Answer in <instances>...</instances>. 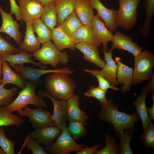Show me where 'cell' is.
Returning a JSON list of instances; mask_svg holds the SVG:
<instances>
[{
    "label": "cell",
    "instance_id": "obj_1",
    "mask_svg": "<svg viewBox=\"0 0 154 154\" xmlns=\"http://www.w3.org/2000/svg\"><path fill=\"white\" fill-rule=\"evenodd\" d=\"M101 109L97 115L99 119L110 123L113 126L116 137L124 132L125 130L134 128L136 122L141 121L137 113L129 114L118 110V107L111 99L100 104Z\"/></svg>",
    "mask_w": 154,
    "mask_h": 154
},
{
    "label": "cell",
    "instance_id": "obj_2",
    "mask_svg": "<svg viewBox=\"0 0 154 154\" xmlns=\"http://www.w3.org/2000/svg\"><path fill=\"white\" fill-rule=\"evenodd\" d=\"M44 86L46 90L54 97L65 101L73 95L76 88L69 75L60 73H53L48 76L44 81Z\"/></svg>",
    "mask_w": 154,
    "mask_h": 154
},
{
    "label": "cell",
    "instance_id": "obj_3",
    "mask_svg": "<svg viewBox=\"0 0 154 154\" xmlns=\"http://www.w3.org/2000/svg\"><path fill=\"white\" fill-rule=\"evenodd\" d=\"M36 83L31 81L27 82L25 86L20 92L17 98L9 105L5 106L9 112H12L23 108L28 105H34L36 107L46 109L48 106L43 98L36 95Z\"/></svg>",
    "mask_w": 154,
    "mask_h": 154
},
{
    "label": "cell",
    "instance_id": "obj_4",
    "mask_svg": "<svg viewBox=\"0 0 154 154\" xmlns=\"http://www.w3.org/2000/svg\"><path fill=\"white\" fill-rule=\"evenodd\" d=\"M42 44L41 48L37 51L31 54L34 59L39 61L44 66L48 64L54 67L59 63L64 65L68 63V54L65 51H60L51 39Z\"/></svg>",
    "mask_w": 154,
    "mask_h": 154
},
{
    "label": "cell",
    "instance_id": "obj_5",
    "mask_svg": "<svg viewBox=\"0 0 154 154\" xmlns=\"http://www.w3.org/2000/svg\"><path fill=\"white\" fill-rule=\"evenodd\" d=\"M134 57L133 85L145 80L149 81L154 76L152 72L154 54L149 50H145Z\"/></svg>",
    "mask_w": 154,
    "mask_h": 154
},
{
    "label": "cell",
    "instance_id": "obj_6",
    "mask_svg": "<svg viewBox=\"0 0 154 154\" xmlns=\"http://www.w3.org/2000/svg\"><path fill=\"white\" fill-rule=\"evenodd\" d=\"M141 0H118L119 7L117 10V27L130 30L137 22L138 5Z\"/></svg>",
    "mask_w": 154,
    "mask_h": 154
},
{
    "label": "cell",
    "instance_id": "obj_7",
    "mask_svg": "<svg viewBox=\"0 0 154 154\" xmlns=\"http://www.w3.org/2000/svg\"><path fill=\"white\" fill-rule=\"evenodd\" d=\"M85 144H79L68 133L66 127L62 129L56 141L50 146L45 147V150L50 154H67L80 150Z\"/></svg>",
    "mask_w": 154,
    "mask_h": 154
},
{
    "label": "cell",
    "instance_id": "obj_8",
    "mask_svg": "<svg viewBox=\"0 0 154 154\" xmlns=\"http://www.w3.org/2000/svg\"><path fill=\"white\" fill-rule=\"evenodd\" d=\"M23 108L24 110L18 111V113L21 117H27L29 122L34 129L54 126V121L50 118L52 115L51 112L39 107L32 109L27 106Z\"/></svg>",
    "mask_w": 154,
    "mask_h": 154
},
{
    "label": "cell",
    "instance_id": "obj_9",
    "mask_svg": "<svg viewBox=\"0 0 154 154\" xmlns=\"http://www.w3.org/2000/svg\"><path fill=\"white\" fill-rule=\"evenodd\" d=\"M37 93V95L41 98H46L52 101L53 111L50 118L54 121V126L62 130L66 128L67 120V101L56 99L46 90H39Z\"/></svg>",
    "mask_w": 154,
    "mask_h": 154
},
{
    "label": "cell",
    "instance_id": "obj_10",
    "mask_svg": "<svg viewBox=\"0 0 154 154\" xmlns=\"http://www.w3.org/2000/svg\"><path fill=\"white\" fill-rule=\"evenodd\" d=\"M62 131V129L54 126L36 129L27 134L23 143L32 138L45 148L52 144L54 139L60 135Z\"/></svg>",
    "mask_w": 154,
    "mask_h": 154
},
{
    "label": "cell",
    "instance_id": "obj_11",
    "mask_svg": "<svg viewBox=\"0 0 154 154\" xmlns=\"http://www.w3.org/2000/svg\"><path fill=\"white\" fill-rule=\"evenodd\" d=\"M13 67L15 71L23 78L36 83L38 82L40 77L46 74L60 73L69 75L72 74L73 72V71L68 67L59 69L46 70L35 68L32 67H24L18 64L15 65Z\"/></svg>",
    "mask_w": 154,
    "mask_h": 154
},
{
    "label": "cell",
    "instance_id": "obj_12",
    "mask_svg": "<svg viewBox=\"0 0 154 154\" xmlns=\"http://www.w3.org/2000/svg\"><path fill=\"white\" fill-rule=\"evenodd\" d=\"M21 19L24 22L32 21L40 18L44 6L37 0H17Z\"/></svg>",
    "mask_w": 154,
    "mask_h": 154
},
{
    "label": "cell",
    "instance_id": "obj_13",
    "mask_svg": "<svg viewBox=\"0 0 154 154\" xmlns=\"http://www.w3.org/2000/svg\"><path fill=\"white\" fill-rule=\"evenodd\" d=\"M89 1L91 6L96 10V15L104 21L106 27L113 34L117 27V10L107 8L100 0Z\"/></svg>",
    "mask_w": 154,
    "mask_h": 154
},
{
    "label": "cell",
    "instance_id": "obj_14",
    "mask_svg": "<svg viewBox=\"0 0 154 154\" xmlns=\"http://www.w3.org/2000/svg\"><path fill=\"white\" fill-rule=\"evenodd\" d=\"M0 13L2 18V24L0 28V33H5L13 38L19 45L23 40V36L19 30L21 27L12 18V14L5 12L0 5Z\"/></svg>",
    "mask_w": 154,
    "mask_h": 154
},
{
    "label": "cell",
    "instance_id": "obj_15",
    "mask_svg": "<svg viewBox=\"0 0 154 154\" xmlns=\"http://www.w3.org/2000/svg\"><path fill=\"white\" fill-rule=\"evenodd\" d=\"M113 41L110 49L113 50L116 48L118 50H126L135 57L139 54L143 49L132 38L116 30L115 32Z\"/></svg>",
    "mask_w": 154,
    "mask_h": 154
},
{
    "label": "cell",
    "instance_id": "obj_16",
    "mask_svg": "<svg viewBox=\"0 0 154 154\" xmlns=\"http://www.w3.org/2000/svg\"><path fill=\"white\" fill-rule=\"evenodd\" d=\"M115 61L117 66V79L119 84H123L121 91L125 93L129 91L133 85V68L124 64L121 61V58L116 56Z\"/></svg>",
    "mask_w": 154,
    "mask_h": 154
},
{
    "label": "cell",
    "instance_id": "obj_17",
    "mask_svg": "<svg viewBox=\"0 0 154 154\" xmlns=\"http://www.w3.org/2000/svg\"><path fill=\"white\" fill-rule=\"evenodd\" d=\"M91 23L96 37L102 44L103 50L108 52V43L112 42L114 35L108 29L104 21L97 15L94 17Z\"/></svg>",
    "mask_w": 154,
    "mask_h": 154
},
{
    "label": "cell",
    "instance_id": "obj_18",
    "mask_svg": "<svg viewBox=\"0 0 154 154\" xmlns=\"http://www.w3.org/2000/svg\"><path fill=\"white\" fill-rule=\"evenodd\" d=\"M71 38L75 44L85 42L98 48L101 43L96 37L93 31L92 23L83 25L73 34Z\"/></svg>",
    "mask_w": 154,
    "mask_h": 154
},
{
    "label": "cell",
    "instance_id": "obj_19",
    "mask_svg": "<svg viewBox=\"0 0 154 154\" xmlns=\"http://www.w3.org/2000/svg\"><path fill=\"white\" fill-rule=\"evenodd\" d=\"M0 56L2 60L8 62L9 65L13 67L16 64L23 66L25 63H30L39 67L40 69H45L46 66L40 62H35L31 58V54L24 50H19L15 54L1 53Z\"/></svg>",
    "mask_w": 154,
    "mask_h": 154
},
{
    "label": "cell",
    "instance_id": "obj_20",
    "mask_svg": "<svg viewBox=\"0 0 154 154\" xmlns=\"http://www.w3.org/2000/svg\"><path fill=\"white\" fill-rule=\"evenodd\" d=\"M79 97L78 95L74 94L66 101L68 105L67 120L81 121L84 125H87L86 120L89 116L86 112L82 110L79 107Z\"/></svg>",
    "mask_w": 154,
    "mask_h": 154
},
{
    "label": "cell",
    "instance_id": "obj_21",
    "mask_svg": "<svg viewBox=\"0 0 154 154\" xmlns=\"http://www.w3.org/2000/svg\"><path fill=\"white\" fill-rule=\"evenodd\" d=\"M113 51L110 49L108 52L103 50L106 65L100 70V72L112 84L117 86L119 84L116 78L117 66L112 58Z\"/></svg>",
    "mask_w": 154,
    "mask_h": 154
},
{
    "label": "cell",
    "instance_id": "obj_22",
    "mask_svg": "<svg viewBox=\"0 0 154 154\" xmlns=\"http://www.w3.org/2000/svg\"><path fill=\"white\" fill-rule=\"evenodd\" d=\"M75 48L83 54L84 58L85 60L102 68L105 66L106 62L100 58L98 48L85 42L76 44Z\"/></svg>",
    "mask_w": 154,
    "mask_h": 154
},
{
    "label": "cell",
    "instance_id": "obj_23",
    "mask_svg": "<svg viewBox=\"0 0 154 154\" xmlns=\"http://www.w3.org/2000/svg\"><path fill=\"white\" fill-rule=\"evenodd\" d=\"M149 92L143 86L142 88V92L140 95L132 102L136 108V113L139 115L141 121L143 132L146 130L149 124L152 122V120L147 113L145 104L146 97Z\"/></svg>",
    "mask_w": 154,
    "mask_h": 154
},
{
    "label": "cell",
    "instance_id": "obj_24",
    "mask_svg": "<svg viewBox=\"0 0 154 154\" xmlns=\"http://www.w3.org/2000/svg\"><path fill=\"white\" fill-rule=\"evenodd\" d=\"M26 31L23 41L19 45V50H24L31 54L37 51L40 43L35 36L33 30L32 21L26 22Z\"/></svg>",
    "mask_w": 154,
    "mask_h": 154
},
{
    "label": "cell",
    "instance_id": "obj_25",
    "mask_svg": "<svg viewBox=\"0 0 154 154\" xmlns=\"http://www.w3.org/2000/svg\"><path fill=\"white\" fill-rule=\"evenodd\" d=\"M2 83L4 85L9 84H14L23 89L27 83L25 79L13 70L6 61L2 60Z\"/></svg>",
    "mask_w": 154,
    "mask_h": 154
},
{
    "label": "cell",
    "instance_id": "obj_26",
    "mask_svg": "<svg viewBox=\"0 0 154 154\" xmlns=\"http://www.w3.org/2000/svg\"><path fill=\"white\" fill-rule=\"evenodd\" d=\"M94 9L89 0H76L74 12L83 25L92 23L95 16Z\"/></svg>",
    "mask_w": 154,
    "mask_h": 154
},
{
    "label": "cell",
    "instance_id": "obj_27",
    "mask_svg": "<svg viewBox=\"0 0 154 154\" xmlns=\"http://www.w3.org/2000/svg\"><path fill=\"white\" fill-rule=\"evenodd\" d=\"M76 0H55L54 1L57 16V26L74 12Z\"/></svg>",
    "mask_w": 154,
    "mask_h": 154
},
{
    "label": "cell",
    "instance_id": "obj_28",
    "mask_svg": "<svg viewBox=\"0 0 154 154\" xmlns=\"http://www.w3.org/2000/svg\"><path fill=\"white\" fill-rule=\"evenodd\" d=\"M51 40L60 51L66 48L74 51L76 50L75 44L71 38L64 33L59 26L52 30Z\"/></svg>",
    "mask_w": 154,
    "mask_h": 154
},
{
    "label": "cell",
    "instance_id": "obj_29",
    "mask_svg": "<svg viewBox=\"0 0 154 154\" xmlns=\"http://www.w3.org/2000/svg\"><path fill=\"white\" fill-rule=\"evenodd\" d=\"M34 32L37 35V38L40 43H44L51 39L52 30L42 21L40 18L32 21Z\"/></svg>",
    "mask_w": 154,
    "mask_h": 154
},
{
    "label": "cell",
    "instance_id": "obj_30",
    "mask_svg": "<svg viewBox=\"0 0 154 154\" xmlns=\"http://www.w3.org/2000/svg\"><path fill=\"white\" fill-rule=\"evenodd\" d=\"M40 18L51 30L57 25V16L54 1L44 6V9Z\"/></svg>",
    "mask_w": 154,
    "mask_h": 154
},
{
    "label": "cell",
    "instance_id": "obj_31",
    "mask_svg": "<svg viewBox=\"0 0 154 154\" xmlns=\"http://www.w3.org/2000/svg\"><path fill=\"white\" fill-rule=\"evenodd\" d=\"M124 132L117 137L119 139L118 146L119 154H133V152L130 147V143L133 137L135 129L134 128L125 130Z\"/></svg>",
    "mask_w": 154,
    "mask_h": 154
},
{
    "label": "cell",
    "instance_id": "obj_32",
    "mask_svg": "<svg viewBox=\"0 0 154 154\" xmlns=\"http://www.w3.org/2000/svg\"><path fill=\"white\" fill-rule=\"evenodd\" d=\"M83 25L74 12L66 18L59 27L64 33L71 38L75 32Z\"/></svg>",
    "mask_w": 154,
    "mask_h": 154
},
{
    "label": "cell",
    "instance_id": "obj_33",
    "mask_svg": "<svg viewBox=\"0 0 154 154\" xmlns=\"http://www.w3.org/2000/svg\"><path fill=\"white\" fill-rule=\"evenodd\" d=\"M23 121L17 115L8 111L5 107H0V127L5 126L6 127L14 125L19 127L21 125Z\"/></svg>",
    "mask_w": 154,
    "mask_h": 154
},
{
    "label": "cell",
    "instance_id": "obj_34",
    "mask_svg": "<svg viewBox=\"0 0 154 154\" xmlns=\"http://www.w3.org/2000/svg\"><path fill=\"white\" fill-rule=\"evenodd\" d=\"M83 122L79 121L69 122L66 129L68 133L75 140H77L85 136L89 130L84 126Z\"/></svg>",
    "mask_w": 154,
    "mask_h": 154
},
{
    "label": "cell",
    "instance_id": "obj_35",
    "mask_svg": "<svg viewBox=\"0 0 154 154\" xmlns=\"http://www.w3.org/2000/svg\"><path fill=\"white\" fill-rule=\"evenodd\" d=\"M105 147L97 150L94 154H117L119 149L115 138L108 133L104 135Z\"/></svg>",
    "mask_w": 154,
    "mask_h": 154
},
{
    "label": "cell",
    "instance_id": "obj_36",
    "mask_svg": "<svg viewBox=\"0 0 154 154\" xmlns=\"http://www.w3.org/2000/svg\"><path fill=\"white\" fill-rule=\"evenodd\" d=\"M86 73L91 74L97 79L99 83L98 87L106 91L108 89H111L115 91H119L120 89L115 86L105 78L100 72V70L84 69L83 70Z\"/></svg>",
    "mask_w": 154,
    "mask_h": 154
},
{
    "label": "cell",
    "instance_id": "obj_37",
    "mask_svg": "<svg viewBox=\"0 0 154 154\" xmlns=\"http://www.w3.org/2000/svg\"><path fill=\"white\" fill-rule=\"evenodd\" d=\"M4 85L2 83L0 84V107L6 106L10 104L17 90L14 86L10 89H7L4 87Z\"/></svg>",
    "mask_w": 154,
    "mask_h": 154
},
{
    "label": "cell",
    "instance_id": "obj_38",
    "mask_svg": "<svg viewBox=\"0 0 154 154\" xmlns=\"http://www.w3.org/2000/svg\"><path fill=\"white\" fill-rule=\"evenodd\" d=\"M146 147L149 149L154 148V124L152 122L149 125L146 130L142 133L140 137Z\"/></svg>",
    "mask_w": 154,
    "mask_h": 154
},
{
    "label": "cell",
    "instance_id": "obj_39",
    "mask_svg": "<svg viewBox=\"0 0 154 154\" xmlns=\"http://www.w3.org/2000/svg\"><path fill=\"white\" fill-rule=\"evenodd\" d=\"M106 91L103 90L98 86L95 87L92 86L88 90L84 93V95L88 97L94 98L98 100L100 104H104L108 102L106 98Z\"/></svg>",
    "mask_w": 154,
    "mask_h": 154
},
{
    "label": "cell",
    "instance_id": "obj_40",
    "mask_svg": "<svg viewBox=\"0 0 154 154\" xmlns=\"http://www.w3.org/2000/svg\"><path fill=\"white\" fill-rule=\"evenodd\" d=\"M15 143L9 139L5 135L3 126L0 127V146L6 154H15Z\"/></svg>",
    "mask_w": 154,
    "mask_h": 154
},
{
    "label": "cell",
    "instance_id": "obj_41",
    "mask_svg": "<svg viewBox=\"0 0 154 154\" xmlns=\"http://www.w3.org/2000/svg\"><path fill=\"white\" fill-rule=\"evenodd\" d=\"M26 147L28 150H31L33 154H48L44 149V148L40 145L35 139L32 138H30L25 143H23L19 154H20L23 148Z\"/></svg>",
    "mask_w": 154,
    "mask_h": 154
},
{
    "label": "cell",
    "instance_id": "obj_42",
    "mask_svg": "<svg viewBox=\"0 0 154 154\" xmlns=\"http://www.w3.org/2000/svg\"><path fill=\"white\" fill-rule=\"evenodd\" d=\"M19 52L18 49L0 35V53L15 54L18 53Z\"/></svg>",
    "mask_w": 154,
    "mask_h": 154
},
{
    "label": "cell",
    "instance_id": "obj_43",
    "mask_svg": "<svg viewBox=\"0 0 154 154\" xmlns=\"http://www.w3.org/2000/svg\"><path fill=\"white\" fill-rule=\"evenodd\" d=\"M101 144L98 143L90 147L87 144H85L83 148L77 152V154H94L101 145Z\"/></svg>",
    "mask_w": 154,
    "mask_h": 154
},
{
    "label": "cell",
    "instance_id": "obj_44",
    "mask_svg": "<svg viewBox=\"0 0 154 154\" xmlns=\"http://www.w3.org/2000/svg\"><path fill=\"white\" fill-rule=\"evenodd\" d=\"M11 14L15 15L16 20L21 21V14L18 5H17L15 0H9Z\"/></svg>",
    "mask_w": 154,
    "mask_h": 154
},
{
    "label": "cell",
    "instance_id": "obj_45",
    "mask_svg": "<svg viewBox=\"0 0 154 154\" xmlns=\"http://www.w3.org/2000/svg\"><path fill=\"white\" fill-rule=\"evenodd\" d=\"M153 104L151 108H146L147 113L152 120L154 119V93L152 94Z\"/></svg>",
    "mask_w": 154,
    "mask_h": 154
},
{
    "label": "cell",
    "instance_id": "obj_46",
    "mask_svg": "<svg viewBox=\"0 0 154 154\" xmlns=\"http://www.w3.org/2000/svg\"><path fill=\"white\" fill-rule=\"evenodd\" d=\"M148 82V83L145 86L150 92L152 94L154 93V76Z\"/></svg>",
    "mask_w": 154,
    "mask_h": 154
},
{
    "label": "cell",
    "instance_id": "obj_47",
    "mask_svg": "<svg viewBox=\"0 0 154 154\" xmlns=\"http://www.w3.org/2000/svg\"><path fill=\"white\" fill-rule=\"evenodd\" d=\"M40 2L44 6L47 3L52 1L55 0H37Z\"/></svg>",
    "mask_w": 154,
    "mask_h": 154
},
{
    "label": "cell",
    "instance_id": "obj_48",
    "mask_svg": "<svg viewBox=\"0 0 154 154\" xmlns=\"http://www.w3.org/2000/svg\"><path fill=\"white\" fill-rule=\"evenodd\" d=\"M2 59L0 56V84L2 83V79L1 78V75L2 74Z\"/></svg>",
    "mask_w": 154,
    "mask_h": 154
},
{
    "label": "cell",
    "instance_id": "obj_49",
    "mask_svg": "<svg viewBox=\"0 0 154 154\" xmlns=\"http://www.w3.org/2000/svg\"><path fill=\"white\" fill-rule=\"evenodd\" d=\"M0 154H6L5 152L1 148H0Z\"/></svg>",
    "mask_w": 154,
    "mask_h": 154
}]
</instances>
